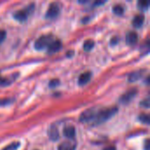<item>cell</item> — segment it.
<instances>
[{
    "mask_svg": "<svg viewBox=\"0 0 150 150\" xmlns=\"http://www.w3.org/2000/svg\"><path fill=\"white\" fill-rule=\"evenodd\" d=\"M144 16L142 15V14H139V15H136L134 18H133V21H132V25L134 28H140L142 26V25L144 24Z\"/></svg>",
    "mask_w": 150,
    "mask_h": 150,
    "instance_id": "cell-12",
    "label": "cell"
},
{
    "mask_svg": "<svg viewBox=\"0 0 150 150\" xmlns=\"http://www.w3.org/2000/svg\"><path fill=\"white\" fill-rule=\"evenodd\" d=\"M62 47V43L60 40L54 39L47 47V53L48 54H55L56 52L60 51Z\"/></svg>",
    "mask_w": 150,
    "mask_h": 150,
    "instance_id": "cell-7",
    "label": "cell"
},
{
    "mask_svg": "<svg viewBox=\"0 0 150 150\" xmlns=\"http://www.w3.org/2000/svg\"><path fill=\"white\" fill-rule=\"evenodd\" d=\"M20 143L18 142H13L11 143H10L9 145H7L6 147H4L2 150H17L18 149Z\"/></svg>",
    "mask_w": 150,
    "mask_h": 150,
    "instance_id": "cell-17",
    "label": "cell"
},
{
    "mask_svg": "<svg viewBox=\"0 0 150 150\" xmlns=\"http://www.w3.org/2000/svg\"><path fill=\"white\" fill-rule=\"evenodd\" d=\"M112 11L114 14H116L118 16H121L125 12V7L121 4H115L112 7Z\"/></svg>",
    "mask_w": 150,
    "mask_h": 150,
    "instance_id": "cell-15",
    "label": "cell"
},
{
    "mask_svg": "<svg viewBox=\"0 0 150 150\" xmlns=\"http://www.w3.org/2000/svg\"><path fill=\"white\" fill-rule=\"evenodd\" d=\"M48 136H49V138L52 140V141H54V142H55V141H57L58 139H59V132H58V129H57V127L54 126V125H51L50 126V127H49V129H48Z\"/></svg>",
    "mask_w": 150,
    "mask_h": 150,
    "instance_id": "cell-11",
    "label": "cell"
},
{
    "mask_svg": "<svg viewBox=\"0 0 150 150\" xmlns=\"http://www.w3.org/2000/svg\"><path fill=\"white\" fill-rule=\"evenodd\" d=\"M143 74H144V70H142V69L137 70V71H134V72H132L128 76V81L129 82H135V81L141 79L142 77Z\"/></svg>",
    "mask_w": 150,
    "mask_h": 150,
    "instance_id": "cell-13",
    "label": "cell"
},
{
    "mask_svg": "<svg viewBox=\"0 0 150 150\" xmlns=\"http://www.w3.org/2000/svg\"><path fill=\"white\" fill-rule=\"evenodd\" d=\"M140 105H141V106H142V107H144V108H149V98H147L145 100L142 101V102L140 103Z\"/></svg>",
    "mask_w": 150,
    "mask_h": 150,
    "instance_id": "cell-23",
    "label": "cell"
},
{
    "mask_svg": "<svg viewBox=\"0 0 150 150\" xmlns=\"http://www.w3.org/2000/svg\"><path fill=\"white\" fill-rule=\"evenodd\" d=\"M144 149H145V150H149V139H147V140L145 141Z\"/></svg>",
    "mask_w": 150,
    "mask_h": 150,
    "instance_id": "cell-26",
    "label": "cell"
},
{
    "mask_svg": "<svg viewBox=\"0 0 150 150\" xmlns=\"http://www.w3.org/2000/svg\"><path fill=\"white\" fill-rule=\"evenodd\" d=\"M61 11V7L57 3H52L49 4L46 13V18L48 19H54L58 17Z\"/></svg>",
    "mask_w": 150,
    "mask_h": 150,
    "instance_id": "cell-5",
    "label": "cell"
},
{
    "mask_svg": "<svg viewBox=\"0 0 150 150\" xmlns=\"http://www.w3.org/2000/svg\"><path fill=\"white\" fill-rule=\"evenodd\" d=\"M149 5V3L148 1H144V0H143V1L138 2V7H139V9H141V10H142V11L148 10Z\"/></svg>",
    "mask_w": 150,
    "mask_h": 150,
    "instance_id": "cell-18",
    "label": "cell"
},
{
    "mask_svg": "<svg viewBox=\"0 0 150 150\" xmlns=\"http://www.w3.org/2000/svg\"><path fill=\"white\" fill-rule=\"evenodd\" d=\"M12 102H13V99H11V98H1L0 99V106L8 105Z\"/></svg>",
    "mask_w": 150,
    "mask_h": 150,
    "instance_id": "cell-21",
    "label": "cell"
},
{
    "mask_svg": "<svg viewBox=\"0 0 150 150\" xmlns=\"http://www.w3.org/2000/svg\"><path fill=\"white\" fill-rule=\"evenodd\" d=\"M118 41H119V37H113L111 40V45H116L118 44Z\"/></svg>",
    "mask_w": 150,
    "mask_h": 150,
    "instance_id": "cell-25",
    "label": "cell"
},
{
    "mask_svg": "<svg viewBox=\"0 0 150 150\" xmlns=\"http://www.w3.org/2000/svg\"><path fill=\"white\" fill-rule=\"evenodd\" d=\"M58 150H76V146L69 142H64L58 146Z\"/></svg>",
    "mask_w": 150,
    "mask_h": 150,
    "instance_id": "cell-14",
    "label": "cell"
},
{
    "mask_svg": "<svg viewBox=\"0 0 150 150\" xmlns=\"http://www.w3.org/2000/svg\"><path fill=\"white\" fill-rule=\"evenodd\" d=\"M91 76H92V74L90 71H86V72L81 74L80 76H79V78H78V83H79V85H85V84H87L91 81Z\"/></svg>",
    "mask_w": 150,
    "mask_h": 150,
    "instance_id": "cell-9",
    "label": "cell"
},
{
    "mask_svg": "<svg viewBox=\"0 0 150 150\" xmlns=\"http://www.w3.org/2000/svg\"><path fill=\"white\" fill-rule=\"evenodd\" d=\"M99 110V107H92L85 110L79 117V120L82 123H93L97 113Z\"/></svg>",
    "mask_w": 150,
    "mask_h": 150,
    "instance_id": "cell-2",
    "label": "cell"
},
{
    "mask_svg": "<svg viewBox=\"0 0 150 150\" xmlns=\"http://www.w3.org/2000/svg\"><path fill=\"white\" fill-rule=\"evenodd\" d=\"M59 83H60V81L58 79H53L52 81L49 82V87L50 88H54V87L58 86Z\"/></svg>",
    "mask_w": 150,
    "mask_h": 150,
    "instance_id": "cell-22",
    "label": "cell"
},
{
    "mask_svg": "<svg viewBox=\"0 0 150 150\" xmlns=\"http://www.w3.org/2000/svg\"><path fill=\"white\" fill-rule=\"evenodd\" d=\"M54 40V36L52 34H46L40 36L36 41L34 42V47L37 50H41L45 47H47L49 44Z\"/></svg>",
    "mask_w": 150,
    "mask_h": 150,
    "instance_id": "cell-4",
    "label": "cell"
},
{
    "mask_svg": "<svg viewBox=\"0 0 150 150\" xmlns=\"http://www.w3.org/2000/svg\"><path fill=\"white\" fill-rule=\"evenodd\" d=\"M138 41V34L135 32H129L126 35V42L127 44L133 46L135 45Z\"/></svg>",
    "mask_w": 150,
    "mask_h": 150,
    "instance_id": "cell-8",
    "label": "cell"
},
{
    "mask_svg": "<svg viewBox=\"0 0 150 150\" xmlns=\"http://www.w3.org/2000/svg\"><path fill=\"white\" fill-rule=\"evenodd\" d=\"M12 81L7 77H2L0 76V85L2 86H6V85H9Z\"/></svg>",
    "mask_w": 150,
    "mask_h": 150,
    "instance_id": "cell-20",
    "label": "cell"
},
{
    "mask_svg": "<svg viewBox=\"0 0 150 150\" xmlns=\"http://www.w3.org/2000/svg\"><path fill=\"white\" fill-rule=\"evenodd\" d=\"M139 120L143 124H149V116L148 114H142L139 116Z\"/></svg>",
    "mask_w": 150,
    "mask_h": 150,
    "instance_id": "cell-19",
    "label": "cell"
},
{
    "mask_svg": "<svg viewBox=\"0 0 150 150\" xmlns=\"http://www.w3.org/2000/svg\"><path fill=\"white\" fill-rule=\"evenodd\" d=\"M137 93H138L137 89H131L120 98V102L124 105H127L134 99V98L137 95Z\"/></svg>",
    "mask_w": 150,
    "mask_h": 150,
    "instance_id": "cell-6",
    "label": "cell"
},
{
    "mask_svg": "<svg viewBox=\"0 0 150 150\" xmlns=\"http://www.w3.org/2000/svg\"><path fill=\"white\" fill-rule=\"evenodd\" d=\"M5 37H6V33H5V31L0 30V43L3 42V41L4 40Z\"/></svg>",
    "mask_w": 150,
    "mask_h": 150,
    "instance_id": "cell-24",
    "label": "cell"
},
{
    "mask_svg": "<svg viewBox=\"0 0 150 150\" xmlns=\"http://www.w3.org/2000/svg\"><path fill=\"white\" fill-rule=\"evenodd\" d=\"M118 112L117 107H111V108H99L97 116L95 118V120L93 121L92 125L98 126L100 124H103L104 122L107 121L109 119H111L113 115H115Z\"/></svg>",
    "mask_w": 150,
    "mask_h": 150,
    "instance_id": "cell-1",
    "label": "cell"
},
{
    "mask_svg": "<svg viewBox=\"0 0 150 150\" xmlns=\"http://www.w3.org/2000/svg\"><path fill=\"white\" fill-rule=\"evenodd\" d=\"M103 150H116V148L113 147V146H110V147H106Z\"/></svg>",
    "mask_w": 150,
    "mask_h": 150,
    "instance_id": "cell-27",
    "label": "cell"
},
{
    "mask_svg": "<svg viewBox=\"0 0 150 150\" xmlns=\"http://www.w3.org/2000/svg\"><path fill=\"white\" fill-rule=\"evenodd\" d=\"M63 134L68 139H74L76 136V128L73 126H66L63 128Z\"/></svg>",
    "mask_w": 150,
    "mask_h": 150,
    "instance_id": "cell-10",
    "label": "cell"
},
{
    "mask_svg": "<svg viewBox=\"0 0 150 150\" xmlns=\"http://www.w3.org/2000/svg\"><path fill=\"white\" fill-rule=\"evenodd\" d=\"M34 9V4H29L28 6H26L25 9L23 10H19V11H17L13 13V18L19 21V22H24L27 19L29 14L33 11Z\"/></svg>",
    "mask_w": 150,
    "mask_h": 150,
    "instance_id": "cell-3",
    "label": "cell"
},
{
    "mask_svg": "<svg viewBox=\"0 0 150 150\" xmlns=\"http://www.w3.org/2000/svg\"><path fill=\"white\" fill-rule=\"evenodd\" d=\"M94 45H95V42L92 40H87L83 43V49L85 51H90V50L92 49Z\"/></svg>",
    "mask_w": 150,
    "mask_h": 150,
    "instance_id": "cell-16",
    "label": "cell"
}]
</instances>
